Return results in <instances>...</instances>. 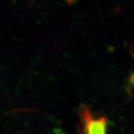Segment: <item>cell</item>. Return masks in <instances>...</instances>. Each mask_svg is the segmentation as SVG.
Instances as JSON below:
<instances>
[{
	"label": "cell",
	"mask_w": 134,
	"mask_h": 134,
	"mask_svg": "<svg viewBox=\"0 0 134 134\" xmlns=\"http://www.w3.org/2000/svg\"><path fill=\"white\" fill-rule=\"evenodd\" d=\"M78 134H108V122L104 115L92 112L86 105L79 110Z\"/></svg>",
	"instance_id": "obj_1"
}]
</instances>
